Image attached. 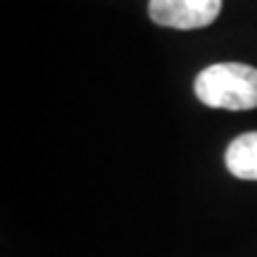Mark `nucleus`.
Returning <instances> with one entry per match:
<instances>
[{"label":"nucleus","instance_id":"f03ea898","mask_svg":"<svg viewBox=\"0 0 257 257\" xmlns=\"http://www.w3.org/2000/svg\"><path fill=\"white\" fill-rule=\"evenodd\" d=\"M224 0H150V19L167 29H202L219 17Z\"/></svg>","mask_w":257,"mask_h":257},{"label":"nucleus","instance_id":"f257e3e1","mask_svg":"<svg viewBox=\"0 0 257 257\" xmlns=\"http://www.w3.org/2000/svg\"><path fill=\"white\" fill-rule=\"evenodd\" d=\"M195 95L212 110H255L257 69L243 62H217L195 76Z\"/></svg>","mask_w":257,"mask_h":257},{"label":"nucleus","instance_id":"7ed1b4c3","mask_svg":"<svg viewBox=\"0 0 257 257\" xmlns=\"http://www.w3.org/2000/svg\"><path fill=\"white\" fill-rule=\"evenodd\" d=\"M224 162L236 179L257 181V131H248L243 136L233 138L226 148Z\"/></svg>","mask_w":257,"mask_h":257}]
</instances>
